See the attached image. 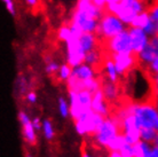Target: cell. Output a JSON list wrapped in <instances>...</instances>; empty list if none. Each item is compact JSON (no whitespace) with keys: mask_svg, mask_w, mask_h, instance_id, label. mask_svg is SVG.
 Instances as JSON below:
<instances>
[{"mask_svg":"<svg viewBox=\"0 0 158 157\" xmlns=\"http://www.w3.org/2000/svg\"><path fill=\"white\" fill-rule=\"evenodd\" d=\"M132 114L136 116L141 127H155L158 130V109L154 100L132 103Z\"/></svg>","mask_w":158,"mask_h":157,"instance_id":"obj_1","label":"cell"},{"mask_svg":"<svg viewBox=\"0 0 158 157\" xmlns=\"http://www.w3.org/2000/svg\"><path fill=\"white\" fill-rule=\"evenodd\" d=\"M69 101H70V117L76 121L81 115L92 110V100L93 93L88 90H83L76 92L69 91L68 92Z\"/></svg>","mask_w":158,"mask_h":157,"instance_id":"obj_2","label":"cell"},{"mask_svg":"<svg viewBox=\"0 0 158 157\" xmlns=\"http://www.w3.org/2000/svg\"><path fill=\"white\" fill-rule=\"evenodd\" d=\"M125 29V23L116 14L110 12H104L96 30V35L103 40H109L112 37L123 32Z\"/></svg>","mask_w":158,"mask_h":157,"instance_id":"obj_3","label":"cell"},{"mask_svg":"<svg viewBox=\"0 0 158 157\" xmlns=\"http://www.w3.org/2000/svg\"><path fill=\"white\" fill-rule=\"evenodd\" d=\"M104 119H106V117H103L102 115L98 114L93 110H89L84 115H81L78 119L73 121L76 132L81 137H85V135L93 137L99 131V129L104 122Z\"/></svg>","mask_w":158,"mask_h":157,"instance_id":"obj_4","label":"cell"},{"mask_svg":"<svg viewBox=\"0 0 158 157\" xmlns=\"http://www.w3.org/2000/svg\"><path fill=\"white\" fill-rule=\"evenodd\" d=\"M120 132H122L120 125L110 116L104 119L103 124L101 125L99 131L93 135V138L98 146L103 147V148H108V145L110 143L111 140Z\"/></svg>","mask_w":158,"mask_h":157,"instance_id":"obj_5","label":"cell"},{"mask_svg":"<svg viewBox=\"0 0 158 157\" xmlns=\"http://www.w3.org/2000/svg\"><path fill=\"white\" fill-rule=\"evenodd\" d=\"M108 51L111 54L114 53H134L133 52V45H132V38L128 29L124 30L117 36L112 37L111 39L106 40Z\"/></svg>","mask_w":158,"mask_h":157,"instance_id":"obj_6","label":"cell"},{"mask_svg":"<svg viewBox=\"0 0 158 157\" xmlns=\"http://www.w3.org/2000/svg\"><path fill=\"white\" fill-rule=\"evenodd\" d=\"M141 125L134 114L127 115L122 122V133L125 135L127 143L135 145L141 140Z\"/></svg>","mask_w":158,"mask_h":157,"instance_id":"obj_7","label":"cell"},{"mask_svg":"<svg viewBox=\"0 0 158 157\" xmlns=\"http://www.w3.org/2000/svg\"><path fill=\"white\" fill-rule=\"evenodd\" d=\"M100 20L94 19L87 14L84 9L81 8H76L73 16L71 20V25L79 28L83 32H92V33H96V30L99 28Z\"/></svg>","mask_w":158,"mask_h":157,"instance_id":"obj_8","label":"cell"},{"mask_svg":"<svg viewBox=\"0 0 158 157\" xmlns=\"http://www.w3.org/2000/svg\"><path fill=\"white\" fill-rule=\"evenodd\" d=\"M110 55L115 61L119 76L127 75L134 69V67L138 66V57L135 53H110Z\"/></svg>","mask_w":158,"mask_h":157,"instance_id":"obj_9","label":"cell"},{"mask_svg":"<svg viewBox=\"0 0 158 157\" xmlns=\"http://www.w3.org/2000/svg\"><path fill=\"white\" fill-rule=\"evenodd\" d=\"M19 122L22 127V135H23V140L28 145L35 146L37 143V130L32 124V119L30 118L29 114L24 110L19 111Z\"/></svg>","mask_w":158,"mask_h":157,"instance_id":"obj_10","label":"cell"},{"mask_svg":"<svg viewBox=\"0 0 158 157\" xmlns=\"http://www.w3.org/2000/svg\"><path fill=\"white\" fill-rule=\"evenodd\" d=\"M128 31L131 33V38H132V45H133V52L135 54H139L149 44L150 37L147 35L146 31L141 29V28L130 27Z\"/></svg>","mask_w":158,"mask_h":157,"instance_id":"obj_11","label":"cell"},{"mask_svg":"<svg viewBox=\"0 0 158 157\" xmlns=\"http://www.w3.org/2000/svg\"><path fill=\"white\" fill-rule=\"evenodd\" d=\"M92 110L98 112V114L102 115L103 117H110L111 116V109H110V103L108 102L104 94H103L102 90L100 88L93 93V100H92Z\"/></svg>","mask_w":158,"mask_h":157,"instance_id":"obj_12","label":"cell"},{"mask_svg":"<svg viewBox=\"0 0 158 157\" xmlns=\"http://www.w3.org/2000/svg\"><path fill=\"white\" fill-rule=\"evenodd\" d=\"M101 90H102L103 94H104L106 100H107L110 104L116 103V101L119 99L120 88H119V86H118V83L111 82V80H109V79L102 80Z\"/></svg>","mask_w":158,"mask_h":157,"instance_id":"obj_13","label":"cell"},{"mask_svg":"<svg viewBox=\"0 0 158 157\" xmlns=\"http://www.w3.org/2000/svg\"><path fill=\"white\" fill-rule=\"evenodd\" d=\"M156 56H157V54H156L154 47H152V46L150 45V43H149L146 47L143 48L142 51L139 53V54H136V57H138V64L144 70V69L154 61V59L156 57Z\"/></svg>","mask_w":158,"mask_h":157,"instance_id":"obj_14","label":"cell"},{"mask_svg":"<svg viewBox=\"0 0 158 157\" xmlns=\"http://www.w3.org/2000/svg\"><path fill=\"white\" fill-rule=\"evenodd\" d=\"M79 43H80V46L83 47L84 51L87 53L92 49L98 48L99 36L96 33H92V32H84L79 38Z\"/></svg>","mask_w":158,"mask_h":157,"instance_id":"obj_15","label":"cell"},{"mask_svg":"<svg viewBox=\"0 0 158 157\" xmlns=\"http://www.w3.org/2000/svg\"><path fill=\"white\" fill-rule=\"evenodd\" d=\"M103 68H104V71H106L107 79H109L111 82L118 83L119 74L117 71V68H116L115 61L112 60L111 55L108 56V57H104V60H103Z\"/></svg>","mask_w":158,"mask_h":157,"instance_id":"obj_16","label":"cell"},{"mask_svg":"<svg viewBox=\"0 0 158 157\" xmlns=\"http://www.w3.org/2000/svg\"><path fill=\"white\" fill-rule=\"evenodd\" d=\"M103 60H104V57H103L102 53H101L98 48L87 52L86 56H85V63L92 66V67L95 68V69L99 67V66L103 64Z\"/></svg>","mask_w":158,"mask_h":157,"instance_id":"obj_17","label":"cell"},{"mask_svg":"<svg viewBox=\"0 0 158 157\" xmlns=\"http://www.w3.org/2000/svg\"><path fill=\"white\" fill-rule=\"evenodd\" d=\"M133 148H134L133 157H148L151 151V148H152V143L140 140L135 145H133Z\"/></svg>","mask_w":158,"mask_h":157,"instance_id":"obj_18","label":"cell"},{"mask_svg":"<svg viewBox=\"0 0 158 157\" xmlns=\"http://www.w3.org/2000/svg\"><path fill=\"white\" fill-rule=\"evenodd\" d=\"M150 20H151V17H150L149 12H148V11H144V12H142V13H139L138 15L135 16V19L132 21V23L130 24V27L144 29L147 24L150 22Z\"/></svg>","mask_w":158,"mask_h":157,"instance_id":"obj_19","label":"cell"},{"mask_svg":"<svg viewBox=\"0 0 158 157\" xmlns=\"http://www.w3.org/2000/svg\"><path fill=\"white\" fill-rule=\"evenodd\" d=\"M126 143L127 142H126V139H125V135L120 132V133L117 134V135L111 140L110 143L108 145L107 149L109 150V151H119Z\"/></svg>","mask_w":158,"mask_h":157,"instance_id":"obj_20","label":"cell"},{"mask_svg":"<svg viewBox=\"0 0 158 157\" xmlns=\"http://www.w3.org/2000/svg\"><path fill=\"white\" fill-rule=\"evenodd\" d=\"M157 134L158 130H156L155 127H142L141 129V140L154 145Z\"/></svg>","mask_w":158,"mask_h":157,"instance_id":"obj_21","label":"cell"},{"mask_svg":"<svg viewBox=\"0 0 158 157\" xmlns=\"http://www.w3.org/2000/svg\"><path fill=\"white\" fill-rule=\"evenodd\" d=\"M43 133L44 138L47 141H52L55 138V130L51 119H44L43 121Z\"/></svg>","mask_w":158,"mask_h":157,"instance_id":"obj_22","label":"cell"},{"mask_svg":"<svg viewBox=\"0 0 158 157\" xmlns=\"http://www.w3.org/2000/svg\"><path fill=\"white\" fill-rule=\"evenodd\" d=\"M72 69L73 68L70 66V64H62L61 67H60V70L57 72V75H56V78L59 82H68V79L71 77V74H72Z\"/></svg>","mask_w":158,"mask_h":157,"instance_id":"obj_23","label":"cell"},{"mask_svg":"<svg viewBox=\"0 0 158 157\" xmlns=\"http://www.w3.org/2000/svg\"><path fill=\"white\" fill-rule=\"evenodd\" d=\"M59 104V112L63 118H68L70 116V103L67 101V99L64 96H60L57 100Z\"/></svg>","mask_w":158,"mask_h":157,"instance_id":"obj_24","label":"cell"},{"mask_svg":"<svg viewBox=\"0 0 158 157\" xmlns=\"http://www.w3.org/2000/svg\"><path fill=\"white\" fill-rule=\"evenodd\" d=\"M71 36H72V30L70 25H63V27L60 28L59 31H57V38H59L60 40L65 41V43L70 39Z\"/></svg>","mask_w":158,"mask_h":157,"instance_id":"obj_25","label":"cell"},{"mask_svg":"<svg viewBox=\"0 0 158 157\" xmlns=\"http://www.w3.org/2000/svg\"><path fill=\"white\" fill-rule=\"evenodd\" d=\"M60 66L59 63L54 61V60H52L49 62L46 63V68H45V70H46V74L48 76H56L57 75V72L60 70Z\"/></svg>","mask_w":158,"mask_h":157,"instance_id":"obj_26","label":"cell"},{"mask_svg":"<svg viewBox=\"0 0 158 157\" xmlns=\"http://www.w3.org/2000/svg\"><path fill=\"white\" fill-rule=\"evenodd\" d=\"M16 88L21 95H25L28 93V82L24 77H20L16 82Z\"/></svg>","mask_w":158,"mask_h":157,"instance_id":"obj_27","label":"cell"},{"mask_svg":"<svg viewBox=\"0 0 158 157\" xmlns=\"http://www.w3.org/2000/svg\"><path fill=\"white\" fill-rule=\"evenodd\" d=\"M144 71L147 72L148 76H152V75L158 74V55L154 59V61L144 69Z\"/></svg>","mask_w":158,"mask_h":157,"instance_id":"obj_28","label":"cell"},{"mask_svg":"<svg viewBox=\"0 0 158 157\" xmlns=\"http://www.w3.org/2000/svg\"><path fill=\"white\" fill-rule=\"evenodd\" d=\"M148 12L150 14L151 19L154 21H156V22H158V0H154L152 4L149 5Z\"/></svg>","mask_w":158,"mask_h":157,"instance_id":"obj_29","label":"cell"},{"mask_svg":"<svg viewBox=\"0 0 158 157\" xmlns=\"http://www.w3.org/2000/svg\"><path fill=\"white\" fill-rule=\"evenodd\" d=\"M119 151L125 157H133L134 155V148H133V145H131V143H126Z\"/></svg>","mask_w":158,"mask_h":157,"instance_id":"obj_30","label":"cell"},{"mask_svg":"<svg viewBox=\"0 0 158 157\" xmlns=\"http://www.w3.org/2000/svg\"><path fill=\"white\" fill-rule=\"evenodd\" d=\"M25 100L27 102H29L30 104H35L38 100V96H37V93L35 91H29L28 93L25 94Z\"/></svg>","mask_w":158,"mask_h":157,"instance_id":"obj_31","label":"cell"},{"mask_svg":"<svg viewBox=\"0 0 158 157\" xmlns=\"http://www.w3.org/2000/svg\"><path fill=\"white\" fill-rule=\"evenodd\" d=\"M2 1H4L5 6H6V9H7L13 16H15L16 11H15V6H14V1H13V0H2Z\"/></svg>","mask_w":158,"mask_h":157,"instance_id":"obj_32","label":"cell"},{"mask_svg":"<svg viewBox=\"0 0 158 157\" xmlns=\"http://www.w3.org/2000/svg\"><path fill=\"white\" fill-rule=\"evenodd\" d=\"M149 43H150V45L154 47L155 52H156V54L158 55V33H156V35H154V36H151Z\"/></svg>","mask_w":158,"mask_h":157,"instance_id":"obj_33","label":"cell"},{"mask_svg":"<svg viewBox=\"0 0 158 157\" xmlns=\"http://www.w3.org/2000/svg\"><path fill=\"white\" fill-rule=\"evenodd\" d=\"M149 78H150L151 86H152V92H154L155 90H158V74L149 76Z\"/></svg>","mask_w":158,"mask_h":157,"instance_id":"obj_34","label":"cell"},{"mask_svg":"<svg viewBox=\"0 0 158 157\" xmlns=\"http://www.w3.org/2000/svg\"><path fill=\"white\" fill-rule=\"evenodd\" d=\"M32 124H33V126H35V129H36L37 131H39L43 129V121H41L39 117L33 118V119H32Z\"/></svg>","mask_w":158,"mask_h":157,"instance_id":"obj_35","label":"cell"},{"mask_svg":"<svg viewBox=\"0 0 158 157\" xmlns=\"http://www.w3.org/2000/svg\"><path fill=\"white\" fill-rule=\"evenodd\" d=\"M148 157H158V146L152 145V148H151V151L149 154Z\"/></svg>","mask_w":158,"mask_h":157,"instance_id":"obj_36","label":"cell"},{"mask_svg":"<svg viewBox=\"0 0 158 157\" xmlns=\"http://www.w3.org/2000/svg\"><path fill=\"white\" fill-rule=\"evenodd\" d=\"M93 2H94L96 6H99V7L101 8H106V5H107V0H92Z\"/></svg>","mask_w":158,"mask_h":157,"instance_id":"obj_37","label":"cell"},{"mask_svg":"<svg viewBox=\"0 0 158 157\" xmlns=\"http://www.w3.org/2000/svg\"><path fill=\"white\" fill-rule=\"evenodd\" d=\"M25 2L30 6V7L35 8L38 6V2H39V0H25Z\"/></svg>","mask_w":158,"mask_h":157,"instance_id":"obj_38","label":"cell"},{"mask_svg":"<svg viewBox=\"0 0 158 157\" xmlns=\"http://www.w3.org/2000/svg\"><path fill=\"white\" fill-rule=\"evenodd\" d=\"M108 157H125V156H123V154L120 151H109Z\"/></svg>","mask_w":158,"mask_h":157,"instance_id":"obj_39","label":"cell"},{"mask_svg":"<svg viewBox=\"0 0 158 157\" xmlns=\"http://www.w3.org/2000/svg\"><path fill=\"white\" fill-rule=\"evenodd\" d=\"M83 157H94V156L91 155L89 151H85V150H83Z\"/></svg>","mask_w":158,"mask_h":157,"instance_id":"obj_40","label":"cell"},{"mask_svg":"<svg viewBox=\"0 0 158 157\" xmlns=\"http://www.w3.org/2000/svg\"><path fill=\"white\" fill-rule=\"evenodd\" d=\"M120 0H107V4H111V2H119Z\"/></svg>","mask_w":158,"mask_h":157,"instance_id":"obj_41","label":"cell"},{"mask_svg":"<svg viewBox=\"0 0 158 157\" xmlns=\"http://www.w3.org/2000/svg\"><path fill=\"white\" fill-rule=\"evenodd\" d=\"M154 145L158 146V134H157V138H156V140H155V142H154Z\"/></svg>","mask_w":158,"mask_h":157,"instance_id":"obj_42","label":"cell"},{"mask_svg":"<svg viewBox=\"0 0 158 157\" xmlns=\"http://www.w3.org/2000/svg\"><path fill=\"white\" fill-rule=\"evenodd\" d=\"M154 101H155V103H156V107H157V109H158V99H154Z\"/></svg>","mask_w":158,"mask_h":157,"instance_id":"obj_43","label":"cell"},{"mask_svg":"<svg viewBox=\"0 0 158 157\" xmlns=\"http://www.w3.org/2000/svg\"><path fill=\"white\" fill-rule=\"evenodd\" d=\"M25 157H32V156L30 155V154H27V155H25Z\"/></svg>","mask_w":158,"mask_h":157,"instance_id":"obj_44","label":"cell"},{"mask_svg":"<svg viewBox=\"0 0 158 157\" xmlns=\"http://www.w3.org/2000/svg\"><path fill=\"white\" fill-rule=\"evenodd\" d=\"M157 33H158V22H157Z\"/></svg>","mask_w":158,"mask_h":157,"instance_id":"obj_45","label":"cell"},{"mask_svg":"<svg viewBox=\"0 0 158 157\" xmlns=\"http://www.w3.org/2000/svg\"><path fill=\"white\" fill-rule=\"evenodd\" d=\"M85 1H89V0H85Z\"/></svg>","mask_w":158,"mask_h":157,"instance_id":"obj_46","label":"cell"}]
</instances>
